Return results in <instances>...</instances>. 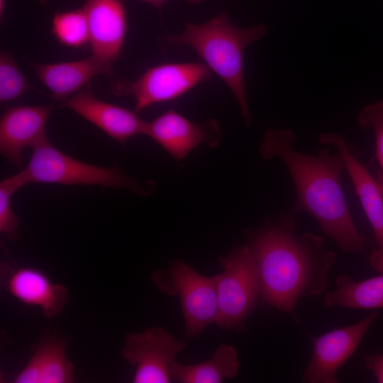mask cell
Listing matches in <instances>:
<instances>
[{
  "label": "cell",
  "mask_w": 383,
  "mask_h": 383,
  "mask_svg": "<svg viewBox=\"0 0 383 383\" xmlns=\"http://www.w3.org/2000/svg\"><path fill=\"white\" fill-rule=\"evenodd\" d=\"M267 32L264 24L239 28L223 11L203 23H185L178 34H167L163 40L165 49L189 46L204 63L228 86L236 99L245 123L250 126L247 92L244 79V52L248 45Z\"/></svg>",
  "instance_id": "3957f363"
},
{
  "label": "cell",
  "mask_w": 383,
  "mask_h": 383,
  "mask_svg": "<svg viewBox=\"0 0 383 383\" xmlns=\"http://www.w3.org/2000/svg\"><path fill=\"white\" fill-rule=\"evenodd\" d=\"M295 140L292 130L270 128L260 148L263 158H281L292 176L296 191L292 212L311 214L343 251L362 252L364 238L353 223L341 187L346 169L343 157L328 148L316 155L303 154L293 148Z\"/></svg>",
  "instance_id": "7a4b0ae2"
},
{
  "label": "cell",
  "mask_w": 383,
  "mask_h": 383,
  "mask_svg": "<svg viewBox=\"0 0 383 383\" xmlns=\"http://www.w3.org/2000/svg\"><path fill=\"white\" fill-rule=\"evenodd\" d=\"M0 282L4 289L21 303L39 307L46 318L57 316L69 300L65 286L52 283L44 272L34 267L1 262Z\"/></svg>",
  "instance_id": "8fae6325"
},
{
  "label": "cell",
  "mask_w": 383,
  "mask_h": 383,
  "mask_svg": "<svg viewBox=\"0 0 383 383\" xmlns=\"http://www.w3.org/2000/svg\"><path fill=\"white\" fill-rule=\"evenodd\" d=\"M296 214H284L252 233L253 253L263 303L296 317L299 299L323 294L336 255L313 233L298 236Z\"/></svg>",
  "instance_id": "6da1fadb"
},
{
  "label": "cell",
  "mask_w": 383,
  "mask_h": 383,
  "mask_svg": "<svg viewBox=\"0 0 383 383\" xmlns=\"http://www.w3.org/2000/svg\"><path fill=\"white\" fill-rule=\"evenodd\" d=\"M318 141L323 145L335 146L343 157L355 193L374 231L377 248L370 257L371 266L383 272V192L366 166L362 165L350 152L343 137L336 133H323Z\"/></svg>",
  "instance_id": "30bf717a"
},
{
  "label": "cell",
  "mask_w": 383,
  "mask_h": 383,
  "mask_svg": "<svg viewBox=\"0 0 383 383\" xmlns=\"http://www.w3.org/2000/svg\"><path fill=\"white\" fill-rule=\"evenodd\" d=\"M186 346V340L176 338L162 327H152L128 334L121 354L135 366L133 382L170 383V366Z\"/></svg>",
  "instance_id": "ba28073f"
},
{
  "label": "cell",
  "mask_w": 383,
  "mask_h": 383,
  "mask_svg": "<svg viewBox=\"0 0 383 383\" xmlns=\"http://www.w3.org/2000/svg\"><path fill=\"white\" fill-rule=\"evenodd\" d=\"M357 121L361 128L373 130L376 157L383 173V99L362 108L358 113Z\"/></svg>",
  "instance_id": "603a6c76"
},
{
  "label": "cell",
  "mask_w": 383,
  "mask_h": 383,
  "mask_svg": "<svg viewBox=\"0 0 383 383\" xmlns=\"http://www.w3.org/2000/svg\"><path fill=\"white\" fill-rule=\"evenodd\" d=\"M213 73L201 62L162 64L147 69L134 81L113 82L111 91L117 96H133L135 111L138 113L155 104L179 98L198 84L211 80Z\"/></svg>",
  "instance_id": "52a82bcc"
},
{
  "label": "cell",
  "mask_w": 383,
  "mask_h": 383,
  "mask_svg": "<svg viewBox=\"0 0 383 383\" xmlns=\"http://www.w3.org/2000/svg\"><path fill=\"white\" fill-rule=\"evenodd\" d=\"M33 355L15 377V383H70L74 369L66 353L65 341L50 335L33 348Z\"/></svg>",
  "instance_id": "e0dca14e"
},
{
  "label": "cell",
  "mask_w": 383,
  "mask_h": 383,
  "mask_svg": "<svg viewBox=\"0 0 383 383\" xmlns=\"http://www.w3.org/2000/svg\"><path fill=\"white\" fill-rule=\"evenodd\" d=\"M220 263L223 270L214 276L218 299L214 323L222 330L242 331L260 298L255 257L247 244L221 257Z\"/></svg>",
  "instance_id": "5b68a950"
},
{
  "label": "cell",
  "mask_w": 383,
  "mask_h": 383,
  "mask_svg": "<svg viewBox=\"0 0 383 383\" xmlns=\"http://www.w3.org/2000/svg\"><path fill=\"white\" fill-rule=\"evenodd\" d=\"M5 10V0H0V18L2 20Z\"/></svg>",
  "instance_id": "4316f807"
},
{
  "label": "cell",
  "mask_w": 383,
  "mask_h": 383,
  "mask_svg": "<svg viewBox=\"0 0 383 383\" xmlns=\"http://www.w3.org/2000/svg\"><path fill=\"white\" fill-rule=\"evenodd\" d=\"M377 315L375 311L357 323L313 338L311 357L304 370L303 382H338V370L356 351Z\"/></svg>",
  "instance_id": "9c48e42d"
},
{
  "label": "cell",
  "mask_w": 383,
  "mask_h": 383,
  "mask_svg": "<svg viewBox=\"0 0 383 383\" xmlns=\"http://www.w3.org/2000/svg\"><path fill=\"white\" fill-rule=\"evenodd\" d=\"M61 105L123 145L133 136L145 135L147 122L138 112L99 99L88 90L79 91L63 100Z\"/></svg>",
  "instance_id": "5bb4252c"
},
{
  "label": "cell",
  "mask_w": 383,
  "mask_h": 383,
  "mask_svg": "<svg viewBox=\"0 0 383 383\" xmlns=\"http://www.w3.org/2000/svg\"><path fill=\"white\" fill-rule=\"evenodd\" d=\"M27 166L17 174L24 185L49 183L124 188L146 195L151 185L128 177L116 166L103 167L74 159L45 139L33 148Z\"/></svg>",
  "instance_id": "277c9868"
},
{
  "label": "cell",
  "mask_w": 383,
  "mask_h": 383,
  "mask_svg": "<svg viewBox=\"0 0 383 383\" xmlns=\"http://www.w3.org/2000/svg\"><path fill=\"white\" fill-rule=\"evenodd\" d=\"M52 33L67 47L79 48L89 43V26L82 8L56 12L52 21Z\"/></svg>",
  "instance_id": "ffe728a7"
},
{
  "label": "cell",
  "mask_w": 383,
  "mask_h": 383,
  "mask_svg": "<svg viewBox=\"0 0 383 383\" xmlns=\"http://www.w3.org/2000/svg\"><path fill=\"white\" fill-rule=\"evenodd\" d=\"M365 367L372 371L379 383H383V354H372L365 357Z\"/></svg>",
  "instance_id": "cb8c5ba5"
},
{
  "label": "cell",
  "mask_w": 383,
  "mask_h": 383,
  "mask_svg": "<svg viewBox=\"0 0 383 383\" xmlns=\"http://www.w3.org/2000/svg\"><path fill=\"white\" fill-rule=\"evenodd\" d=\"M147 4H149L157 9L161 12L164 5L167 3V0H138Z\"/></svg>",
  "instance_id": "d4e9b609"
},
{
  "label": "cell",
  "mask_w": 383,
  "mask_h": 383,
  "mask_svg": "<svg viewBox=\"0 0 383 383\" xmlns=\"http://www.w3.org/2000/svg\"><path fill=\"white\" fill-rule=\"evenodd\" d=\"M24 184L17 174L3 179L0 183V233L10 240L17 238L18 219L11 207V196Z\"/></svg>",
  "instance_id": "7402d4cb"
},
{
  "label": "cell",
  "mask_w": 383,
  "mask_h": 383,
  "mask_svg": "<svg viewBox=\"0 0 383 383\" xmlns=\"http://www.w3.org/2000/svg\"><path fill=\"white\" fill-rule=\"evenodd\" d=\"M376 179L377 180L378 183L379 184L382 192H383V173L382 172L378 171L377 172L376 175Z\"/></svg>",
  "instance_id": "484cf974"
},
{
  "label": "cell",
  "mask_w": 383,
  "mask_h": 383,
  "mask_svg": "<svg viewBox=\"0 0 383 383\" xmlns=\"http://www.w3.org/2000/svg\"><path fill=\"white\" fill-rule=\"evenodd\" d=\"M145 135L161 145L177 161L202 143L214 147L219 141L220 130L213 119L196 123L173 109L147 122Z\"/></svg>",
  "instance_id": "7c38bea8"
},
{
  "label": "cell",
  "mask_w": 383,
  "mask_h": 383,
  "mask_svg": "<svg viewBox=\"0 0 383 383\" xmlns=\"http://www.w3.org/2000/svg\"><path fill=\"white\" fill-rule=\"evenodd\" d=\"M239 367L236 348L223 344L206 361L189 365L174 361L170 366V375L172 380L180 383H220L225 379L234 378Z\"/></svg>",
  "instance_id": "ac0fdd59"
},
{
  "label": "cell",
  "mask_w": 383,
  "mask_h": 383,
  "mask_svg": "<svg viewBox=\"0 0 383 383\" xmlns=\"http://www.w3.org/2000/svg\"><path fill=\"white\" fill-rule=\"evenodd\" d=\"M32 87L20 70L18 63L8 52L0 54V102L4 104L16 100Z\"/></svg>",
  "instance_id": "44dd1931"
},
{
  "label": "cell",
  "mask_w": 383,
  "mask_h": 383,
  "mask_svg": "<svg viewBox=\"0 0 383 383\" xmlns=\"http://www.w3.org/2000/svg\"><path fill=\"white\" fill-rule=\"evenodd\" d=\"M188 3L190 4H197L201 2L202 0H186Z\"/></svg>",
  "instance_id": "83f0119b"
},
{
  "label": "cell",
  "mask_w": 383,
  "mask_h": 383,
  "mask_svg": "<svg viewBox=\"0 0 383 383\" xmlns=\"http://www.w3.org/2000/svg\"><path fill=\"white\" fill-rule=\"evenodd\" d=\"M82 9L87 19L91 54L113 63L120 56L127 30L122 0H86Z\"/></svg>",
  "instance_id": "9a60e30c"
},
{
  "label": "cell",
  "mask_w": 383,
  "mask_h": 383,
  "mask_svg": "<svg viewBox=\"0 0 383 383\" xmlns=\"http://www.w3.org/2000/svg\"><path fill=\"white\" fill-rule=\"evenodd\" d=\"M323 304L355 309H383V272L359 282L347 274L338 276L336 289L326 294Z\"/></svg>",
  "instance_id": "d6986e66"
},
{
  "label": "cell",
  "mask_w": 383,
  "mask_h": 383,
  "mask_svg": "<svg viewBox=\"0 0 383 383\" xmlns=\"http://www.w3.org/2000/svg\"><path fill=\"white\" fill-rule=\"evenodd\" d=\"M151 277L160 292L179 296L186 339L196 338L206 326L215 323L218 299L214 277H204L182 260H176L168 270H156Z\"/></svg>",
  "instance_id": "8992f818"
},
{
  "label": "cell",
  "mask_w": 383,
  "mask_h": 383,
  "mask_svg": "<svg viewBox=\"0 0 383 383\" xmlns=\"http://www.w3.org/2000/svg\"><path fill=\"white\" fill-rule=\"evenodd\" d=\"M53 109V104L8 108L0 120L1 154L21 167L23 150L33 148L48 138L45 125Z\"/></svg>",
  "instance_id": "4fadbf2b"
},
{
  "label": "cell",
  "mask_w": 383,
  "mask_h": 383,
  "mask_svg": "<svg viewBox=\"0 0 383 383\" xmlns=\"http://www.w3.org/2000/svg\"><path fill=\"white\" fill-rule=\"evenodd\" d=\"M39 81L56 99L63 100L77 94L99 74H113V63L91 54L74 61L40 64L28 60Z\"/></svg>",
  "instance_id": "2e32d148"
},
{
  "label": "cell",
  "mask_w": 383,
  "mask_h": 383,
  "mask_svg": "<svg viewBox=\"0 0 383 383\" xmlns=\"http://www.w3.org/2000/svg\"><path fill=\"white\" fill-rule=\"evenodd\" d=\"M48 1L49 0H39V2L41 5H45Z\"/></svg>",
  "instance_id": "f1b7e54d"
}]
</instances>
